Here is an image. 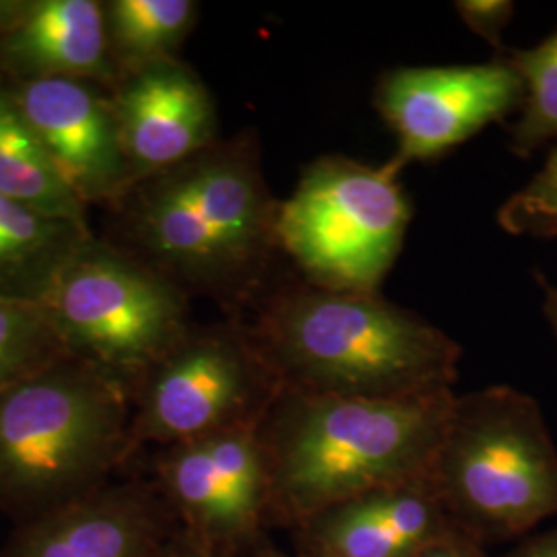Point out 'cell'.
I'll return each mask as SVG.
<instances>
[{
  "label": "cell",
  "mask_w": 557,
  "mask_h": 557,
  "mask_svg": "<svg viewBox=\"0 0 557 557\" xmlns=\"http://www.w3.org/2000/svg\"><path fill=\"white\" fill-rule=\"evenodd\" d=\"M281 200L269 188L255 131L220 139L133 184L110 211L108 242L242 320L271 289L281 255Z\"/></svg>",
  "instance_id": "6da1fadb"
},
{
  "label": "cell",
  "mask_w": 557,
  "mask_h": 557,
  "mask_svg": "<svg viewBox=\"0 0 557 557\" xmlns=\"http://www.w3.org/2000/svg\"><path fill=\"white\" fill-rule=\"evenodd\" d=\"M283 388L333 397L407 398L453 391L460 347L380 294L271 287L246 322Z\"/></svg>",
  "instance_id": "7a4b0ae2"
},
{
  "label": "cell",
  "mask_w": 557,
  "mask_h": 557,
  "mask_svg": "<svg viewBox=\"0 0 557 557\" xmlns=\"http://www.w3.org/2000/svg\"><path fill=\"white\" fill-rule=\"evenodd\" d=\"M455 398V391L359 398L283 388L260 428L273 520L296 529L345 499L428 478Z\"/></svg>",
  "instance_id": "3957f363"
},
{
  "label": "cell",
  "mask_w": 557,
  "mask_h": 557,
  "mask_svg": "<svg viewBox=\"0 0 557 557\" xmlns=\"http://www.w3.org/2000/svg\"><path fill=\"white\" fill-rule=\"evenodd\" d=\"M131 393L64 358L0 393V506L36 518L106 485L128 458Z\"/></svg>",
  "instance_id": "277c9868"
},
{
  "label": "cell",
  "mask_w": 557,
  "mask_h": 557,
  "mask_svg": "<svg viewBox=\"0 0 557 557\" xmlns=\"http://www.w3.org/2000/svg\"><path fill=\"white\" fill-rule=\"evenodd\" d=\"M430 481L453 524L481 545L557 517V448L537 400L512 386L455 398Z\"/></svg>",
  "instance_id": "5b68a950"
},
{
  "label": "cell",
  "mask_w": 557,
  "mask_h": 557,
  "mask_svg": "<svg viewBox=\"0 0 557 557\" xmlns=\"http://www.w3.org/2000/svg\"><path fill=\"white\" fill-rule=\"evenodd\" d=\"M71 358L135 397L193 326L190 298L108 239L85 242L40 304Z\"/></svg>",
  "instance_id": "8992f818"
},
{
  "label": "cell",
  "mask_w": 557,
  "mask_h": 557,
  "mask_svg": "<svg viewBox=\"0 0 557 557\" xmlns=\"http://www.w3.org/2000/svg\"><path fill=\"white\" fill-rule=\"evenodd\" d=\"M393 161L372 168L326 156L312 161L278 205L281 255L304 281L333 292L380 294L411 221Z\"/></svg>",
  "instance_id": "52a82bcc"
},
{
  "label": "cell",
  "mask_w": 557,
  "mask_h": 557,
  "mask_svg": "<svg viewBox=\"0 0 557 557\" xmlns=\"http://www.w3.org/2000/svg\"><path fill=\"white\" fill-rule=\"evenodd\" d=\"M283 382L244 320L193 326L133 397L128 457L246 425H262Z\"/></svg>",
  "instance_id": "ba28073f"
},
{
  "label": "cell",
  "mask_w": 557,
  "mask_h": 557,
  "mask_svg": "<svg viewBox=\"0 0 557 557\" xmlns=\"http://www.w3.org/2000/svg\"><path fill=\"white\" fill-rule=\"evenodd\" d=\"M262 425H246L161 448L156 475L161 498L182 533L221 556L259 543L273 520V485Z\"/></svg>",
  "instance_id": "9c48e42d"
},
{
  "label": "cell",
  "mask_w": 557,
  "mask_h": 557,
  "mask_svg": "<svg viewBox=\"0 0 557 557\" xmlns=\"http://www.w3.org/2000/svg\"><path fill=\"white\" fill-rule=\"evenodd\" d=\"M374 101L395 131L397 168L436 160L524 101L517 69L502 59L465 66H411L384 73Z\"/></svg>",
  "instance_id": "30bf717a"
},
{
  "label": "cell",
  "mask_w": 557,
  "mask_h": 557,
  "mask_svg": "<svg viewBox=\"0 0 557 557\" xmlns=\"http://www.w3.org/2000/svg\"><path fill=\"white\" fill-rule=\"evenodd\" d=\"M9 87L60 178L87 209H108L131 188L108 87L81 79Z\"/></svg>",
  "instance_id": "8fae6325"
},
{
  "label": "cell",
  "mask_w": 557,
  "mask_h": 557,
  "mask_svg": "<svg viewBox=\"0 0 557 557\" xmlns=\"http://www.w3.org/2000/svg\"><path fill=\"white\" fill-rule=\"evenodd\" d=\"M110 100L131 186L220 140L215 100L184 60H161L120 77Z\"/></svg>",
  "instance_id": "7c38bea8"
},
{
  "label": "cell",
  "mask_w": 557,
  "mask_h": 557,
  "mask_svg": "<svg viewBox=\"0 0 557 557\" xmlns=\"http://www.w3.org/2000/svg\"><path fill=\"white\" fill-rule=\"evenodd\" d=\"M160 499L140 485H103L29 518L0 557H163Z\"/></svg>",
  "instance_id": "4fadbf2b"
},
{
  "label": "cell",
  "mask_w": 557,
  "mask_h": 557,
  "mask_svg": "<svg viewBox=\"0 0 557 557\" xmlns=\"http://www.w3.org/2000/svg\"><path fill=\"white\" fill-rule=\"evenodd\" d=\"M457 531L428 478L345 499L296 527L299 557H416Z\"/></svg>",
  "instance_id": "5bb4252c"
},
{
  "label": "cell",
  "mask_w": 557,
  "mask_h": 557,
  "mask_svg": "<svg viewBox=\"0 0 557 557\" xmlns=\"http://www.w3.org/2000/svg\"><path fill=\"white\" fill-rule=\"evenodd\" d=\"M0 79L112 87L101 0H0Z\"/></svg>",
  "instance_id": "9a60e30c"
},
{
  "label": "cell",
  "mask_w": 557,
  "mask_h": 557,
  "mask_svg": "<svg viewBox=\"0 0 557 557\" xmlns=\"http://www.w3.org/2000/svg\"><path fill=\"white\" fill-rule=\"evenodd\" d=\"M91 227L0 195V299L41 304Z\"/></svg>",
  "instance_id": "2e32d148"
},
{
  "label": "cell",
  "mask_w": 557,
  "mask_h": 557,
  "mask_svg": "<svg viewBox=\"0 0 557 557\" xmlns=\"http://www.w3.org/2000/svg\"><path fill=\"white\" fill-rule=\"evenodd\" d=\"M0 195L89 227L87 207L60 178L4 79H0Z\"/></svg>",
  "instance_id": "e0dca14e"
},
{
  "label": "cell",
  "mask_w": 557,
  "mask_h": 557,
  "mask_svg": "<svg viewBox=\"0 0 557 557\" xmlns=\"http://www.w3.org/2000/svg\"><path fill=\"white\" fill-rule=\"evenodd\" d=\"M108 59L116 81L161 60L178 59L199 20L195 0H101Z\"/></svg>",
  "instance_id": "ac0fdd59"
},
{
  "label": "cell",
  "mask_w": 557,
  "mask_h": 557,
  "mask_svg": "<svg viewBox=\"0 0 557 557\" xmlns=\"http://www.w3.org/2000/svg\"><path fill=\"white\" fill-rule=\"evenodd\" d=\"M508 60L524 83L520 119L510 131V149L518 158L557 140V32L531 50H512Z\"/></svg>",
  "instance_id": "d6986e66"
},
{
  "label": "cell",
  "mask_w": 557,
  "mask_h": 557,
  "mask_svg": "<svg viewBox=\"0 0 557 557\" xmlns=\"http://www.w3.org/2000/svg\"><path fill=\"white\" fill-rule=\"evenodd\" d=\"M71 358L40 304L0 299V393Z\"/></svg>",
  "instance_id": "ffe728a7"
},
{
  "label": "cell",
  "mask_w": 557,
  "mask_h": 557,
  "mask_svg": "<svg viewBox=\"0 0 557 557\" xmlns=\"http://www.w3.org/2000/svg\"><path fill=\"white\" fill-rule=\"evenodd\" d=\"M498 223L512 236L557 238V145L533 180L499 207Z\"/></svg>",
  "instance_id": "44dd1931"
},
{
  "label": "cell",
  "mask_w": 557,
  "mask_h": 557,
  "mask_svg": "<svg viewBox=\"0 0 557 557\" xmlns=\"http://www.w3.org/2000/svg\"><path fill=\"white\" fill-rule=\"evenodd\" d=\"M460 20L479 38L502 50V34L515 15V4L508 0H460L455 4Z\"/></svg>",
  "instance_id": "7402d4cb"
},
{
  "label": "cell",
  "mask_w": 557,
  "mask_h": 557,
  "mask_svg": "<svg viewBox=\"0 0 557 557\" xmlns=\"http://www.w3.org/2000/svg\"><path fill=\"white\" fill-rule=\"evenodd\" d=\"M416 557H487V554L479 541L457 529L425 545Z\"/></svg>",
  "instance_id": "603a6c76"
},
{
  "label": "cell",
  "mask_w": 557,
  "mask_h": 557,
  "mask_svg": "<svg viewBox=\"0 0 557 557\" xmlns=\"http://www.w3.org/2000/svg\"><path fill=\"white\" fill-rule=\"evenodd\" d=\"M506 557H557V529L520 543Z\"/></svg>",
  "instance_id": "cb8c5ba5"
},
{
  "label": "cell",
  "mask_w": 557,
  "mask_h": 557,
  "mask_svg": "<svg viewBox=\"0 0 557 557\" xmlns=\"http://www.w3.org/2000/svg\"><path fill=\"white\" fill-rule=\"evenodd\" d=\"M163 557H227L221 556V554H215V552H211V549H207L205 545H200L197 543L195 539L188 537V535H178V537L172 539L170 541V545H168V549H165V554Z\"/></svg>",
  "instance_id": "d4e9b609"
},
{
  "label": "cell",
  "mask_w": 557,
  "mask_h": 557,
  "mask_svg": "<svg viewBox=\"0 0 557 557\" xmlns=\"http://www.w3.org/2000/svg\"><path fill=\"white\" fill-rule=\"evenodd\" d=\"M539 285L543 289V310H545V317L549 320L554 333L557 338V287L552 285L545 277L537 275Z\"/></svg>",
  "instance_id": "484cf974"
},
{
  "label": "cell",
  "mask_w": 557,
  "mask_h": 557,
  "mask_svg": "<svg viewBox=\"0 0 557 557\" xmlns=\"http://www.w3.org/2000/svg\"><path fill=\"white\" fill-rule=\"evenodd\" d=\"M259 557H299L298 554L296 556H287V554H283V552H277V549H264V552H260Z\"/></svg>",
  "instance_id": "4316f807"
}]
</instances>
